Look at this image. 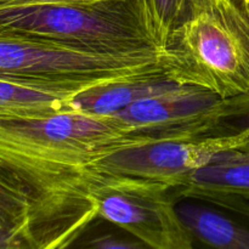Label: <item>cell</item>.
<instances>
[{
	"label": "cell",
	"mask_w": 249,
	"mask_h": 249,
	"mask_svg": "<svg viewBox=\"0 0 249 249\" xmlns=\"http://www.w3.org/2000/svg\"><path fill=\"white\" fill-rule=\"evenodd\" d=\"M79 91L48 83L0 77V118L44 116L67 109L70 100Z\"/></svg>",
	"instance_id": "30bf717a"
},
{
	"label": "cell",
	"mask_w": 249,
	"mask_h": 249,
	"mask_svg": "<svg viewBox=\"0 0 249 249\" xmlns=\"http://www.w3.org/2000/svg\"><path fill=\"white\" fill-rule=\"evenodd\" d=\"M243 97L221 99L198 87L141 100L116 116L136 135L151 139L195 138L240 114Z\"/></svg>",
	"instance_id": "52a82bcc"
},
{
	"label": "cell",
	"mask_w": 249,
	"mask_h": 249,
	"mask_svg": "<svg viewBox=\"0 0 249 249\" xmlns=\"http://www.w3.org/2000/svg\"><path fill=\"white\" fill-rule=\"evenodd\" d=\"M245 9H246V11L248 12L249 14V0H246V5H245Z\"/></svg>",
	"instance_id": "d6986e66"
},
{
	"label": "cell",
	"mask_w": 249,
	"mask_h": 249,
	"mask_svg": "<svg viewBox=\"0 0 249 249\" xmlns=\"http://www.w3.org/2000/svg\"><path fill=\"white\" fill-rule=\"evenodd\" d=\"M83 246L91 249H139L145 246L135 238H125L114 233H99L91 236L83 243Z\"/></svg>",
	"instance_id": "5bb4252c"
},
{
	"label": "cell",
	"mask_w": 249,
	"mask_h": 249,
	"mask_svg": "<svg viewBox=\"0 0 249 249\" xmlns=\"http://www.w3.org/2000/svg\"><path fill=\"white\" fill-rule=\"evenodd\" d=\"M190 199V198H189ZM178 213L192 238L219 249H249V226L221 212L195 202L177 204Z\"/></svg>",
	"instance_id": "8fae6325"
},
{
	"label": "cell",
	"mask_w": 249,
	"mask_h": 249,
	"mask_svg": "<svg viewBox=\"0 0 249 249\" xmlns=\"http://www.w3.org/2000/svg\"><path fill=\"white\" fill-rule=\"evenodd\" d=\"M174 191L179 198L208 201L237 213L249 202V145L220 153Z\"/></svg>",
	"instance_id": "ba28073f"
},
{
	"label": "cell",
	"mask_w": 249,
	"mask_h": 249,
	"mask_svg": "<svg viewBox=\"0 0 249 249\" xmlns=\"http://www.w3.org/2000/svg\"><path fill=\"white\" fill-rule=\"evenodd\" d=\"M247 145L249 133L243 128L218 135L146 139L101 156L91 168L153 180L174 190L220 153Z\"/></svg>",
	"instance_id": "8992f818"
},
{
	"label": "cell",
	"mask_w": 249,
	"mask_h": 249,
	"mask_svg": "<svg viewBox=\"0 0 249 249\" xmlns=\"http://www.w3.org/2000/svg\"><path fill=\"white\" fill-rule=\"evenodd\" d=\"M231 122H235L236 123V125L233 126L232 129L243 128L249 133V96L243 97L242 109H241V113Z\"/></svg>",
	"instance_id": "e0dca14e"
},
{
	"label": "cell",
	"mask_w": 249,
	"mask_h": 249,
	"mask_svg": "<svg viewBox=\"0 0 249 249\" xmlns=\"http://www.w3.org/2000/svg\"><path fill=\"white\" fill-rule=\"evenodd\" d=\"M168 77L221 99L249 96V14L230 0L172 32L160 49Z\"/></svg>",
	"instance_id": "7a4b0ae2"
},
{
	"label": "cell",
	"mask_w": 249,
	"mask_h": 249,
	"mask_svg": "<svg viewBox=\"0 0 249 249\" xmlns=\"http://www.w3.org/2000/svg\"><path fill=\"white\" fill-rule=\"evenodd\" d=\"M230 1H232L233 4H236V5H237V6H240V7H243V9H245L246 0H230Z\"/></svg>",
	"instance_id": "ac0fdd59"
},
{
	"label": "cell",
	"mask_w": 249,
	"mask_h": 249,
	"mask_svg": "<svg viewBox=\"0 0 249 249\" xmlns=\"http://www.w3.org/2000/svg\"><path fill=\"white\" fill-rule=\"evenodd\" d=\"M168 185L90 167L82 178L84 220L102 219L152 249H191Z\"/></svg>",
	"instance_id": "277c9868"
},
{
	"label": "cell",
	"mask_w": 249,
	"mask_h": 249,
	"mask_svg": "<svg viewBox=\"0 0 249 249\" xmlns=\"http://www.w3.org/2000/svg\"><path fill=\"white\" fill-rule=\"evenodd\" d=\"M151 139L116 116L74 109L0 118V163L31 194V249L67 248L85 233L82 178L101 156Z\"/></svg>",
	"instance_id": "6da1fadb"
},
{
	"label": "cell",
	"mask_w": 249,
	"mask_h": 249,
	"mask_svg": "<svg viewBox=\"0 0 249 249\" xmlns=\"http://www.w3.org/2000/svg\"><path fill=\"white\" fill-rule=\"evenodd\" d=\"M77 1H92V0H0V7L21 6V5H36V4H60V2H77Z\"/></svg>",
	"instance_id": "2e32d148"
},
{
	"label": "cell",
	"mask_w": 249,
	"mask_h": 249,
	"mask_svg": "<svg viewBox=\"0 0 249 249\" xmlns=\"http://www.w3.org/2000/svg\"><path fill=\"white\" fill-rule=\"evenodd\" d=\"M160 53H97L46 39L0 33V77L82 90L108 80L164 72Z\"/></svg>",
	"instance_id": "5b68a950"
},
{
	"label": "cell",
	"mask_w": 249,
	"mask_h": 249,
	"mask_svg": "<svg viewBox=\"0 0 249 249\" xmlns=\"http://www.w3.org/2000/svg\"><path fill=\"white\" fill-rule=\"evenodd\" d=\"M0 33L34 36L97 53L160 51L142 0L0 7Z\"/></svg>",
	"instance_id": "3957f363"
},
{
	"label": "cell",
	"mask_w": 249,
	"mask_h": 249,
	"mask_svg": "<svg viewBox=\"0 0 249 249\" xmlns=\"http://www.w3.org/2000/svg\"><path fill=\"white\" fill-rule=\"evenodd\" d=\"M0 249H31L26 236L18 231L0 228Z\"/></svg>",
	"instance_id": "9a60e30c"
},
{
	"label": "cell",
	"mask_w": 249,
	"mask_h": 249,
	"mask_svg": "<svg viewBox=\"0 0 249 249\" xmlns=\"http://www.w3.org/2000/svg\"><path fill=\"white\" fill-rule=\"evenodd\" d=\"M160 49L174 29L211 7L216 0H142Z\"/></svg>",
	"instance_id": "4fadbf2b"
},
{
	"label": "cell",
	"mask_w": 249,
	"mask_h": 249,
	"mask_svg": "<svg viewBox=\"0 0 249 249\" xmlns=\"http://www.w3.org/2000/svg\"><path fill=\"white\" fill-rule=\"evenodd\" d=\"M185 87L164 72L99 83L80 90L68 102L74 111L94 116H113L141 100L169 94Z\"/></svg>",
	"instance_id": "9c48e42d"
},
{
	"label": "cell",
	"mask_w": 249,
	"mask_h": 249,
	"mask_svg": "<svg viewBox=\"0 0 249 249\" xmlns=\"http://www.w3.org/2000/svg\"><path fill=\"white\" fill-rule=\"evenodd\" d=\"M31 206L28 187L14 172L0 163V228L22 232L29 243Z\"/></svg>",
	"instance_id": "7c38bea8"
}]
</instances>
